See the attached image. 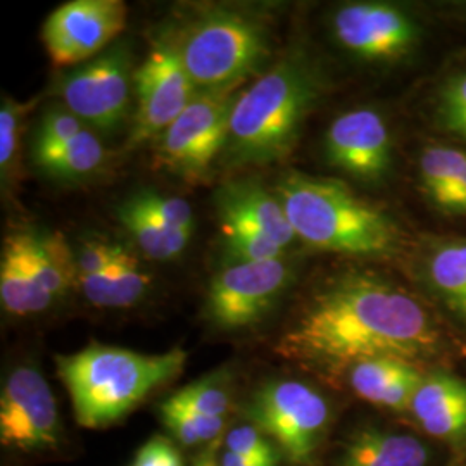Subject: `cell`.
I'll use <instances>...</instances> for the list:
<instances>
[{"instance_id":"1","label":"cell","mask_w":466,"mask_h":466,"mask_svg":"<svg viewBox=\"0 0 466 466\" xmlns=\"http://www.w3.org/2000/svg\"><path fill=\"white\" fill-rule=\"evenodd\" d=\"M437 332L410 294L371 275H346L308 300L277 352L329 373L375 358L411 361L432 352Z\"/></svg>"},{"instance_id":"2","label":"cell","mask_w":466,"mask_h":466,"mask_svg":"<svg viewBox=\"0 0 466 466\" xmlns=\"http://www.w3.org/2000/svg\"><path fill=\"white\" fill-rule=\"evenodd\" d=\"M319 96L317 73L300 56L280 59L240 90L221 159L227 167H267L283 161Z\"/></svg>"},{"instance_id":"3","label":"cell","mask_w":466,"mask_h":466,"mask_svg":"<svg viewBox=\"0 0 466 466\" xmlns=\"http://www.w3.org/2000/svg\"><path fill=\"white\" fill-rule=\"evenodd\" d=\"M187 360L182 348L144 354L90 344L73 354L56 356V368L78 423L85 429H104L134 411L156 389L175 380Z\"/></svg>"},{"instance_id":"4","label":"cell","mask_w":466,"mask_h":466,"mask_svg":"<svg viewBox=\"0 0 466 466\" xmlns=\"http://www.w3.org/2000/svg\"><path fill=\"white\" fill-rule=\"evenodd\" d=\"M275 196L296 237L315 249L382 256L398 246L394 221L337 180L287 171L275 185Z\"/></svg>"},{"instance_id":"5","label":"cell","mask_w":466,"mask_h":466,"mask_svg":"<svg viewBox=\"0 0 466 466\" xmlns=\"http://www.w3.org/2000/svg\"><path fill=\"white\" fill-rule=\"evenodd\" d=\"M198 90L242 86L271 54L267 23L240 9H209L173 38Z\"/></svg>"},{"instance_id":"6","label":"cell","mask_w":466,"mask_h":466,"mask_svg":"<svg viewBox=\"0 0 466 466\" xmlns=\"http://www.w3.org/2000/svg\"><path fill=\"white\" fill-rule=\"evenodd\" d=\"M248 417L296 466L309 465L330 420V408L317 389L299 380L261 385L248 404Z\"/></svg>"},{"instance_id":"7","label":"cell","mask_w":466,"mask_h":466,"mask_svg":"<svg viewBox=\"0 0 466 466\" xmlns=\"http://www.w3.org/2000/svg\"><path fill=\"white\" fill-rule=\"evenodd\" d=\"M238 88L198 92L184 113L154 142L157 167L185 180L204 178L225 149Z\"/></svg>"},{"instance_id":"8","label":"cell","mask_w":466,"mask_h":466,"mask_svg":"<svg viewBox=\"0 0 466 466\" xmlns=\"http://www.w3.org/2000/svg\"><path fill=\"white\" fill-rule=\"evenodd\" d=\"M132 52L116 44L76 67L57 86V94L69 113L100 132H116L130 115L134 86Z\"/></svg>"},{"instance_id":"9","label":"cell","mask_w":466,"mask_h":466,"mask_svg":"<svg viewBox=\"0 0 466 466\" xmlns=\"http://www.w3.org/2000/svg\"><path fill=\"white\" fill-rule=\"evenodd\" d=\"M290 282L292 269L283 259L227 265L209 283L204 317L227 332L258 325Z\"/></svg>"},{"instance_id":"10","label":"cell","mask_w":466,"mask_h":466,"mask_svg":"<svg viewBox=\"0 0 466 466\" xmlns=\"http://www.w3.org/2000/svg\"><path fill=\"white\" fill-rule=\"evenodd\" d=\"M134 123L127 149L156 142L199 92L180 61L173 40H159L135 69Z\"/></svg>"},{"instance_id":"11","label":"cell","mask_w":466,"mask_h":466,"mask_svg":"<svg viewBox=\"0 0 466 466\" xmlns=\"http://www.w3.org/2000/svg\"><path fill=\"white\" fill-rule=\"evenodd\" d=\"M0 441L5 448L34 452L61 441L57 402L46 377L34 367H17L0 394Z\"/></svg>"},{"instance_id":"12","label":"cell","mask_w":466,"mask_h":466,"mask_svg":"<svg viewBox=\"0 0 466 466\" xmlns=\"http://www.w3.org/2000/svg\"><path fill=\"white\" fill-rule=\"evenodd\" d=\"M128 9L121 0H71L50 13L42 38L57 66L96 57L127 28Z\"/></svg>"},{"instance_id":"13","label":"cell","mask_w":466,"mask_h":466,"mask_svg":"<svg viewBox=\"0 0 466 466\" xmlns=\"http://www.w3.org/2000/svg\"><path fill=\"white\" fill-rule=\"evenodd\" d=\"M333 35L342 47L367 61H394L417 44L415 21L396 5L354 2L332 19Z\"/></svg>"},{"instance_id":"14","label":"cell","mask_w":466,"mask_h":466,"mask_svg":"<svg viewBox=\"0 0 466 466\" xmlns=\"http://www.w3.org/2000/svg\"><path fill=\"white\" fill-rule=\"evenodd\" d=\"M325 154L332 167L371 182L387 173L392 161L390 134L373 109H354L333 121L325 137Z\"/></svg>"},{"instance_id":"15","label":"cell","mask_w":466,"mask_h":466,"mask_svg":"<svg viewBox=\"0 0 466 466\" xmlns=\"http://www.w3.org/2000/svg\"><path fill=\"white\" fill-rule=\"evenodd\" d=\"M215 204L221 221L233 219L252 225L283 249L296 238L280 199L269 194L256 180H237L221 185L215 196Z\"/></svg>"},{"instance_id":"16","label":"cell","mask_w":466,"mask_h":466,"mask_svg":"<svg viewBox=\"0 0 466 466\" xmlns=\"http://www.w3.org/2000/svg\"><path fill=\"white\" fill-rule=\"evenodd\" d=\"M411 411L420 425L433 437H465L466 383L444 373L425 377L418 387Z\"/></svg>"},{"instance_id":"17","label":"cell","mask_w":466,"mask_h":466,"mask_svg":"<svg viewBox=\"0 0 466 466\" xmlns=\"http://www.w3.org/2000/svg\"><path fill=\"white\" fill-rule=\"evenodd\" d=\"M15 233L35 279L54 299L65 298L73 285H78L76 258L61 233L26 228Z\"/></svg>"},{"instance_id":"18","label":"cell","mask_w":466,"mask_h":466,"mask_svg":"<svg viewBox=\"0 0 466 466\" xmlns=\"http://www.w3.org/2000/svg\"><path fill=\"white\" fill-rule=\"evenodd\" d=\"M0 256L2 308L15 317H32L49 309L56 299L35 279L17 242L16 233H9L4 238Z\"/></svg>"},{"instance_id":"19","label":"cell","mask_w":466,"mask_h":466,"mask_svg":"<svg viewBox=\"0 0 466 466\" xmlns=\"http://www.w3.org/2000/svg\"><path fill=\"white\" fill-rule=\"evenodd\" d=\"M78 287L85 299L97 308H130L146 298L150 289V277L134 256L125 250L104 271L80 277Z\"/></svg>"},{"instance_id":"20","label":"cell","mask_w":466,"mask_h":466,"mask_svg":"<svg viewBox=\"0 0 466 466\" xmlns=\"http://www.w3.org/2000/svg\"><path fill=\"white\" fill-rule=\"evenodd\" d=\"M427 448L411 435L368 429L346 446L340 466H427Z\"/></svg>"},{"instance_id":"21","label":"cell","mask_w":466,"mask_h":466,"mask_svg":"<svg viewBox=\"0 0 466 466\" xmlns=\"http://www.w3.org/2000/svg\"><path fill=\"white\" fill-rule=\"evenodd\" d=\"M117 218L132 233L140 250L154 261H167L177 258L188 246L192 233L178 232L161 223L134 198L119 206Z\"/></svg>"},{"instance_id":"22","label":"cell","mask_w":466,"mask_h":466,"mask_svg":"<svg viewBox=\"0 0 466 466\" xmlns=\"http://www.w3.org/2000/svg\"><path fill=\"white\" fill-rule=\"evenodd\" d=\"M107 152L97 135L85 128L82 134L54 149L34 156V163L49 177L76 180L96 173L106 161Z\"/></svg>"},{"instance_id":"23","label":"cell","mask_w":466,"mask_h":466,"mask_svg":"<svg viewBox=\"0 0 466 466\" xmlns=\"http://www.w3.org/2000/svg\"><path fill=\"white\" fill-rule=\"evenodd\" d=\"M429 273L441 296L466 318V242H451L435 250Z\"/></svg>"},{"instance_id":"24","label":"cell","mask_w":466,"mask_h":466,"mask_svg":"<svg viewBox=\"0 0 466 466\" xmlns=\"http://www.w3.org/2000/svg\"><path fill=\"white\" fill-rule=\"evenodd\" d=\"M466 173V152L432 147L420 159V177L425 192L437 206L450 198Z\"/></svg>"},{"instance_id":"25","label":"cell","mask_w":466,"mask_h":466,"mask_svg":"<svg viewBox=\"0 0 466 466\" xmlns=\"http://www.w3.org/2000/svg\"><path fill=\"white\" fill-rule=\"evenodd\" d=\"M221 232L227 265L282 259L285 249L252 225L225 219L221 221Z\"/></svg>"},{"instance_id":"26","label":"cell","mask_w":466,"mask_h":466,"mask_svg":"<svg viewBox=\"0 0 466 466\" xmlns=\"http://www.w3.org/2000/svg\"><path fill=\"white\" fill-rule=\"evenodd\" d=\"M161 418L171 433L185 446L211 442L227 427V418L200 415L171 398L161 404Z\"/></svg>"},{"instance_id":"27","label":"cell","mask_w":466,"mask_h":466,"mask_svg":"<svg viewBox=\"0 0 466 466\" xmlns=\"http://www.w3.org/2000/svg\"><path fill=\"white\" fill-rule=\"evenodd\" d=\"M410 361L396 358H375L367 360L350 370V387L361 400L379 404L390 385L400 379L410 368Z\"/></svg>"},{"instance_id":"28","label":"cell","mask_w":466,"mask_h":466,"mask_svg":"<svg viewBox=\"0 0 466 466\" xmlns=\"http://www.w3.org/2000/svg\"><path fill=\"white\" fill-rule=\"evenodd\" d=\"M171 400L206 417L227 418L232 408L230 392L217 377L190 383L178 392H175Z\"/></svg>"},{"instance_id":"29","label":"cell","mask_w":466,"mask_h":466,"mask_svg":"<svg viewBox=\"0 0 466 466\" xmlns=\"http://www.w3.org/2000/svg\"><path fill=\"white\" fill-rule=\"evenodd\" d=\"M84 130V121L69 113L66 107L50 109L38 123L34 140V156L44 154L61 144H66L67 140L75 138Z\"/></svg>"},{"instance_id":"30","label":"cell","mask_w":466,"mask_h":466,"mask_svg":"<svg viewBox=\"0 0 466 466\" xmlns=\"http://www.w3.org/2000/svg\"><path fill=\"white\" fill-rule=\"evenodd\" d=\"M134 199L169 228L178 232H194V211L190 204L182 198L144 190L134 196Z\"/></svg>"},{"instance_id":"31","label":"cell","mask_w":466,"mask_h":466,"mask_svg":"<svg viewBox=\"0 0 466 466\" xmlns=\"http://www.w3.org/2000/svg\"><path fill=\"white\" fill-rule=\"evenodd\" d=\"M225 451L250 460H279L275 446L254 423L233 427L225 437Z\"/></svg>"},{"instance_id":"32","label":"cell","mask_w":466,"mask_h":466,"mask_svg":"<svg viewBox=\"0 0 466 466\" xmlns=\"http://www.w3.org/2000/svg\"><path fill=\"white\" fill-rule=\"evenodd\" d=\"M439 111L451 134L466 140V73L456 76L442 88Z\"/></svg>"},{"instance_id":"33","label":"cell","mask_w":466,"mask_h":466,"mask_svg":"<svg viewBox=\"0 0 466 466\" xmlns=\"http://www.w3.org/2000/svg\"><path fill=\"white\" fill-rule=\"evenodd\" d=\"M32 104H17L13 99H4L0 107V167L5 177L15 159L17 147L19 117L26 113Z\"/></svg>"},{"instance_id":"34","label":"cell","mask_w":466,"mask_h":466,"mask_svg":"<svg viewBox=\"0 0 466 466\" xmlns=\"http://www.w3.org/2000/svg\"><path fill=\"white\" fill-rule=\"evenodd\" d=\"M125 250L127 249L123 246L109 244L106 240H86L75 254L78 279L104 271L106 268L111 267Z\"/></svg>"},{"instance_id":"35","label":"cell","mask_w":466,"mask_h":466,"mask_svg":"<svg viewBox=\"0 0 466 466\" xmlns=\"http://www.w3.org/2000/svg\"><path fill=\"white\" fill-rule=\"evenodd\" d=\"M132 466H184V461L171 442L154 437L138 450Z\"/></svg>"},{"instance_id":"36","label":"cell","mask_w":466,"mask_h":466,"mask_svg":"<svg viewBox=\"0 0 466 466\" xmlns=\"http://www.w3.org/2000/svg\"><path fill=\"white\" fill-rule=\"evenodd\" d=\"M442 209L450 211V213H466V173L461 178V182L452 190L448 199L441 204Z\"/></svg>"},{"instance_id":"37","label":"cell","mask_w":466,"mask_h":466,"mask_svg":"<svg viewBox=\"0 0 466 466\" xmlns=\"http://www.w3.org/2000/svg\"><path fill=\"white\" fill-rule=\"evenodd\" d=\"M279 460H250L225 451L218 466H277Z\"/></svg>"},{"instance_id":"38","label":"cell","mask_w":466,"mask_h":466,"mask_svg":"<svg viewBox=\"0 0 466 466\" xmlns=\"http://www.w3.org/2000/svg\"><path fill=\"white\" fill-rule=\"evenodd\" d=\"M198 466H218L217 463H211V461H200Z\"/></svg>"}]
</instances>
